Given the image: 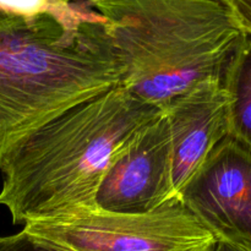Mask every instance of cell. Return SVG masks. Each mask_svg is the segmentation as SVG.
<instances>
[{"label":"cell","instance_id":"obj_5","mask_svg":"<svg viewBox=\"0 0 251 251\" xmlns=\"http://www.w3.org/2000/svg\"><path fill=\"white\" fill-rule=\"evenodd\" d=\"M178 200L217 240L251 249V151L237 140L213 150Z\"/></svg>","mask_w":251,"mask_h":251},{"label":"cell","instance_id":"obj_12","mask_svg":"<svg viewBox=\"0 0 251 251\" xmlns=\"http://www.w3.org/2000/svg\"><path fill=\"white\" fill-rule=\"evenodd\" d=\"M212 251H251V249L248 247H244V245L235 244V243L218 240Z\"/></svg>","mask_w":251,"mask_h":251},{"label":"cell","instance_id":"obj_9","mask_svg":"<svg viewBox=\"0 0 251 251\" xmlns=\"http://www.w3.org/2000/svg\"><path fill=\"white\" fill-rule=\"evenodd\" d=\"M74 1L63 0H0V12L15 16H36L51 14L56 16L66 15L73 10Z\"/></svg>","mask_w":251,"mask_h":251},{"label":"cell","instance_id":"obj_13","mask_svg":"<svg viewBox=\"0 0 251 251\" xmlns=\"http://www.w3.org/2000/svg\"><path fill=\"white\" fill-rule=\"evenodd\" d=\"M63 1H66V2H73V1H77V0H63Z\"/></svg>","mask_w":251,"mask_h":251},{"label":"cell","instance_id":"obj_2","mask_svg":"<svg viewBox=\"0 0 251 251\" xmlns=\"http://www.w3.org/2000/svg\"><path fill=\"white\" fill-rule=\"evenodd\" d=\"M159 112L122 83L69 108L5 157L0 206L24 225L95 207L115 152Z\"/></svg>","mask_w":251,"mask_h":251},{"label":"cell","instance_id":"obj_3","mask_svg":"<svg viewBox=\"0 0 251 251\" xmlns=\"http://www.w3.org/2000/svg\"><path fill=\"white\" fill-rule=\"evenodd\" d=\"M102 16L122 85L163 109L199 83L223 78L245 33L226 0H86Z\"/></svg>","mask_w":251,"mask_h":251},{"label":"cell","instance_id":"obj_4","mask_svg":"<svg viewBox=\"0 0 251 251\" xmlns=\"http://www.w3.org/2000/svg\"><path fill=\"white\" fill-rule=\"evenodd\" d=\"M22 229L58 251H212L218 242L178 199L141 213L80 208Z\"/></svg>","mask_w":251,"mask_h":251},{"label":"cell","instance_id":"obj_7","mask_svg":"<svg viewBox=\"0 0 251 251\" xmlns=\"http://www.w3.org/2000/svg\"><path fill=\"white\" fill-rule=\"evenodd\" d=\"M162 110L171 140V199L174 200L213 150L229 136L222 78L199 83Z\"/></svg>","mask_w":251,"mask_h":251},{"label":"cell","instance_id":"obj_11","mask_svg":"<svg viewBox=\"0 0 251 251\" xmlns=\"http://www.w3.org/2000/svg\"><path fill=\"white\" fill-rule=\"evenodd\" d=\"M245 34L251 36V0H226Z\"/></svg>","mask_w":251,"mask_h":251},{"label":"cell","instance_id":"obj_8","mask_svg":"<svg viewBox=\"0 0 251 251\" xmlns=\"http://www.w3.org/2000/svg\"><path fill=\"white\" fill-rule=\"evenodd\" d=\"M228 100L229 136L251 151V36L245 34L222 78Z\"/></svg>","mask_w":251,"mask_h":251},{"label":"cell","instance_id":"obj_6","mask_svg":"<svg viewBox=\"0 0 251 251\" xmlns=\"http://www.w3.org/2000/svg\"><path fill=\"white\" fill-rule=\"evenodd\" d=\"M171 200V140L161 109L115 152L96 206L112 212L141 213Z\"/></svg>","mask_w":251,"mask_h":251},{"label":"cell","instance_id":"obj_10","mask_svg":"<svg viewBox=\"0 0 251 251\" xmlns=\"http://www.w3.org/2000/svg\"><path fill=\"white\" fill-rule=\"evenodd\" d=\"M0 251H58L21 229L15 234L0 235Z\"/></svg>","mask_w":251,"mask_h":251},{"label":"cell","instance_id":"obj_14","mask_svg":"<svg viewBox=\"0 0 251 251\" xmlns=\"http://www.w3.org/2000/svg\"><path fill=\"white\" fill-rule=\"evenodd\" d=\"M5 16H7V15H5V14H2V12H0V19H2V17H5Z\"/></svg>","mask_w":251,"mask_h":251},{"label":"cell","instance_id":"obj_1","mask_svg":"<svg viewBox=\"0 0 251 251\" xmlns=\"http://www.w3.org/2000/svg\"><path fill=\"white\" fill-rule=\"evenodd\" d=\"M123 76L102 16L86 0L61 16L0 19V166L28 135Z\"/></svg>","mask_w":251,"mask_h":251}]
</instances>
